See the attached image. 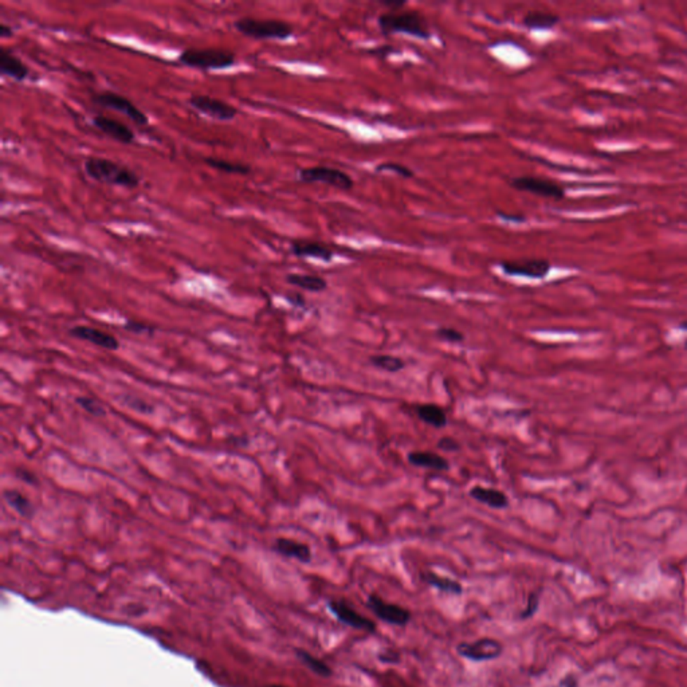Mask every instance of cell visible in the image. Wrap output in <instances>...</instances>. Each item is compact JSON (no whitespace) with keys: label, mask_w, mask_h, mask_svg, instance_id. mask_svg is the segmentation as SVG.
I'll use <instances>...</instances> for the list:
<instances>
[{"label":"cell","mask_w":687,"mask_h":687,"mask_svg":"<svg viewBox=\"0 0 687 687\" xmlns=\"http://www.w3.org/2000/svg\"><path fill=\"white\" fill-rule=\"evenodd\" d=\"M14 35V30L11 29L8 25L6 23H1L0 25V37L3 39H7V38H11Z\"/></svg>","instance_id":"39"},{"label":"cell","mask_w":687,"mask_h":687,"mask_svg":"<svg viewBox=\"0 0 687 687\" xmlns=\"http://www.w3.org/2000/svg\"><path fill=\"white\" fill-rule=\"evenodd\" d=\"M274 549L279 555L292 557L301 563H309L312 560V551L307 544L294 541L289 539H278L274 544Z\"/></svg>","instance_id":"18"},{"label":"cell","mask_w":687,"mask_h":687,"mask_svg":"<svg viewBox=\"0 0 687 687\" xmlns=\"http://www.w3.org/2000/svg\"><path fill=\"white\" fill-rule=\"evenodd\" d=\"M18 477H19V480H22V481H25V482L30 483V484H38V480H37V477H35V475H34L31 471H29V470H25V468L19 470V471H18Z\"/></svg>","instance_id":"34"},{"label":"cell","mask_w":687,"mask_h":687,"mask_svg":"<svg viewBox=\"0 0 687 687\" xmlns=\"http://www.w3.org/2000/svg\"><path fill=\"white\" fill-rule=\"evenodd\" d=\"M502 644L494 639H480L473 643H462L458 646L456 651L461 657L474 660H493L497 659L502 654Z\"/></svg>","instance_id":"10"},{"label":"cell","mask_w":687,"mask_h":687,"mask_svg":"<svg viewBox=\"0 0 687 687\" xmlns=\"http://www.w3.org/2000/svg\"><path fill=\"white\" fill-rule=\"evenodd\" d=\"M91 101L98 106H103L105 109H112L115 112L127 116L136 125L146 127L149 124V118L146 113L139 106H136L129 98H127L122 94H118L115 91H103V93L94 94L91 97Z\"/></svg>","instance_id":"6"},{"label":"cell","mask_w":687,"mask_h":687,"mask_svg":"<svg viewBox=\"0 0 687 687\" xmlns=\"http://www.w3.org/2000/svg\"><path fill=\"white\" fill-rule=\"evenodd\" d=\"M416 413L424 423L430 424L435 428H443L447 424L446 412L437 404H420L416 407Z\"/></svg>","instance_id":"23"},{"label":"cell","mask_w":687,"mask_h":687,"mask_svg":"<svg viewBox=\"0 0 687 687\" xmlns=\"http://www.w3.org/2000/svg\"><path fill=\"white\" fill-rule=\"evenodd\" d=\"M499 267L506 276L530 278V279H542L549 274L552 269L549 261L542 258L502 261L499 262Z\"/></svg>","instance_id":"9"},{"label":"cell","mask_w":687,"mask_h":687,"mask_svg":"<svg viewBox=\"0 0 687 687\" xmlns=\"http://www.w3.org/2000/svg\"><path fill=\"white\" fill-rule=\"evenodd\" d=\"M91 124L103 134L110 137L112 140L117 141L120 144L129 146L133 144L136 140V134L132 129L125 125L124 122L115 120V118L106 117V116H94L91 118Z\"/></svg>","instance_id":"11"},{"label":"cell","mask_w":687,"mask_h":687,"mask_svg":"<svg viewBox=\"0 0 687 687\" xmlns=\"http://www.w3.org/2000/svg\"><path fill=\"white\" fill-rule=\"evenodd\" d=\"M124 329L131 332V333H134V335H150L152 336L155 333V326L146 325L144 322L133 321V320L125 322Z\"/></svg>","instance_id":"31"},{"label":"cell","mask_w":687,"mask_h":687,"mask_svg":"<svg viewBox=\"0 0 687 687\" xmlns=\"http://www.w3.org/2000/svg\"><path fill=\"white\" fill-rule=\"evenodd\" d=\"M121 400L122 403L129 407L131 410L136 411V412H140V413H144V415H148V413H152L155 411V407L146 402L144 399L139 397V396L131 395V394H125V395L121 396Z\"/></svg>","instance_id":"27"},{"label":"cell","mask_w":687,"mask_h":687,"mask_svg":"<svg viewBox=\"0 0 687 687\" xmlns=\"http://www.w3.org/2000/svg\"><path fill=\"white\" fill-rule=\"evenodd\" d=\"M75 403L82 409L84 411H86L90 415L93 416H97V418H103L106 415V411L101 406V403H98L97 400L89 397V396H78L75 399Z\"/></svg>","instance_id":"30"},{"label":"cell","mask_w":687,"mask_h":687,"mask_svg":"<svg viewBox=\"0 0 687 687\" xmlns=\"http://www.w3.org/2000/svg\"><path fill=\"white\" fill-rule=\"evenodd\" d=\"M369 53L373 54V56H379L380 58L384 59L387 58L390 54L394 53V47H391V46H383V47H379V49L371 50Z\"/></svg>","instance_id":"35"},{"label":"cell","mask_w":687,"mask_h":687,"mask_svg":"<svg viewBox=\"0 0 687 687\" xmlns=\"http://www.w3.org/2000/svg\"><path fill=\"white\" fill-rule=\"evenodd\" d=\"M560 23V16L544 11H529L522 18V26L533 31H545L556 27Z\"/></svg>","instance_id":"19"},{"label":"cell","mask_w":687,"mask_h":687,"mask_svg":"<svg viewBox=\"0 0 687 687\" xmlns=\"http://www.w3.org/2000/svg\"><path fill=\"white\" fill-rule=\"evenodd\" d=\"M509 186L517 191L529 192L546 199L561 200L565 196V190L552 180H546L534 176H518L513 177L509 181Z\"/></svg>","instance_id":"7"},{"label":"cell","mask_w":687,"mask_h":687,"mask_svg":"<svg viewBox=\"0 0 687 687\" xmlns=\"http://www.w3.org/2000/svg\"><path fill=\"white\" fill-rule=\"evenodd\" d=\"M203 162L210 168L218 169L220 172H224L229 175L248 176L251 174V167L246 165V164H242V162H233V161L218 159V158H205Z\"/></svg>","instance_id":"24"},{"label":"cell","mask_w":687,"mask_h":687,"mask_svg":"<svg viewBox=\"0 0 687 687\" xmlns=\"http://www.w3.org/2000/svg\"><path fill=\"white\" fill-rule=\"evenodd\" d=\"M423 579L425 583H428V584L438 588V589L443 591V592H449V593H454V595H461L462 593V585L459 584L458 582H455V580L449 579V577H442V576H439L437 573L427 572V573H424Z\"/></svg>","instance_id":"25"},{"label":"cell","mask_w":687,"mask_h":687,"mask_svg":"<svg viewBox=\"0 0 687 687\" xmlns=\"http://www.w3.org/2000/svg\"><path fill=\"white\" fill-rule=\"evenodd\" d=\"M537 607V596H530V600H529V605H527V611L525 614L522 615V617H527L530 615L534 614V610Z\"/></svg>","instance_id":"38"},{"label":"cell","mask_w":687,"mask_h":687,"mask_svg":"<svg viewBox=\"0 0 687 687\" xmlns=\"http://www.w3.org/2000/svg\"><path fill=\"white\" fill-rule=\"evenodd\" d=\"M234 27L242 35L258 41H286L292 38L294 34L292 25L277 19H257L245 16L235 20Z\"/></svg>","instance_id":"3"},{"label":"cell","mask_w":687,"mask_h":687,"mask_svg":"<svg viewBox=\"0 0 687 687\" xmlns=\"http://www.w3.org/2000/svg\"><path fill=\"white\" fill-rule=\"evenodd\" d=\"M69 333L78 340L88 341L90 344L100 347L106 351H117L120 348V341L116 337L108 332H103L101 329L91 328L86 325H77L70 328Z\"/></svg>","instance_id":"13"},{"label":"cell","mask_w":687,"mask_h":687,"mask_svg":"<svg viewBox=\"0 0 687 687\" xmlns=\"http://www.w3.org/2000/svg\"><path fill=\"white\" fill-rule=\"evenodd\" d=\"M179 62L199 70H224L234 66L236 57L233 51L224 49H186L179 56Z\"/></svg>","instance_id":"4"},{"label":"cell","mask_w":687,"mask_h":687,"mask_svg":"<svg viewBox=\"0 0 687 687\" xmlns=\"http://www.w3.org/2000/svg\"><path fill=\"white\" fill-rule=\"evenodd\" d=\"M470 497L474 498L475 501L484 503L493 509H498V511L509 506L508 496L497 489H487V487H482V486H474L470 490Z\"/></svg>","instance_id":"17"},{"label":"cell","mask_w":687,"mask_h":687,"mask_svg":"<svg viewBox=\"0 0 687 687\" xmlns=\"http://www.w3.org/2000/svg\"><path fill=\"white\" fill-rule=\"evenodd\" d=\"M371 364L372 366H376V368H380V369H384L387 372H399L400 369L404 368V361L399 357H395V356H391V354H378V356H372L369 359Z\"/></svg>","instance_id":"26"},{"label":"cell","mask_w":687,"mask_h":687,"mask_svg":"<svg viewBox=\"0 0 687 687\" xmlns=\"http://www.w3.org/2000/svg\"><path fill=\"white\" fill-rule=\"evenodd\" d=\"M438 447L444 451H456L459 444L453 438H442L438 442Z\"/></svg>","instance_id":"33"},{"label":"cell","mask_w":687,"mask_h":687,"mask_svg":"<svg viewBox=\"0 0 687 687\" xmlns=\"http://www.w3.org/2000/svg\"><path fill=\"white\" fill-rule=\"evenodd\" d=\"M188 103L199 113L218 121H231L238 115V109L231 103H224L211 96L193 94L191 96Z\"/></svg>","instance_id":"8"},{"label":"cell","mask_w":687,"mask_h":687,"mask_svg":"<svg viewBox=\"0 0 687 687\" xmlns=\"http://www.w3.org/2000/svg\"><path fill=\"white\" fill-rule=\"evenodd\" d=\"M376 172H392V174L400 176V177H404V179H411L415 176V172L407 165L396 162V161L381 162L376 167Z\"/></svg>","instance_id":"28"},{"label":"cell","mask_w":687,"mask_h":687,"mask_svg":"<svg viewBox=\"0 0 687 687\" xmlns=\"http://www.w3.org/2000/svg\"><path fill=\"white\" fill-rule=\"evenodd\" d=\"M3 497H4V501L7 502V505L20 517L31 518L35 514L34 505L22 492L15 490V489H8L3 493Z\"/></svg>","instance_id":"20"},{"label":"cell","mask_w":687,"mask_h":687,"mask_svg":"<svg viewBox=\"0 0 687 687\" xmlns=\"http://www.w3.org/2000/svg\"><path fill=\"white\" fill-rule=\"evenodd\" d=\"M329 610L340 622H342L347 626H351L353 629H361L366 632H372L376 629V626L372 620L366 619L363 615L357 614L353 608L341 601H330Z\"/></svg>","instance_id":"15"},{"label":"cell","mask_w":687,"mask_h":687,"mask_svg":"<svg viewBox=\"0 0 687 687\" xmlns=\"http://www.w3.org/2000/svg\"><path fill=\"white\" fill-rule=\"evenodd\" d=\"M297 654H298L300 659L307 664V667L312 669L314 673H317L319 675H321V676H325V678L332 675V670L329 669V666H326L320 659L312 657L310 654H307L305 651H297Z\"/></svg>","instance_id":"29"},{"label":"cell","mask_w":687,"mask_h":687,"mask_svg":"<svg viewBox=\"0 0 687 687\" xmlns=\"http://www.w3.org/2000/svg\"><path fill=\"white\" fill-rule=\"evenodd\" d=\"M298 179L300 181L307 184L321 183L341 191H351L354 186V180L351 175H348L341 169L326 167V165H314V167L302 168L298 172Z\"/></svg>","instance_id":"5"},{"label":"cell","mask_w":687,"mask_h":687,"mask_svg":"<svg viewBox=\"0 0 687 687\" xmlns=\"http://www.w3.org/2000/svg\"><path fill=\"white\" fill-rule=\"evenodd\" d=\"M409 461L411 465L418 468H431L444 471L449 468V462L443 456L431 451H413L409 454Z\"/></svg>","instance_id":"21"},{"label":"cell","mask_w":687,"mask_h":687,"mask_svg":"<svg viewBox=\"0 0 687 687\" xmlns=\"http://www.w3.org/2000/svg\"><path fill=\"white\" fill-rule=\"evenodd\" d=\"M293 255L298 258H314L323 262H330L335 258V251L326 243L310 239H295L290 245Z\"/></svg>","instance_id":"14"},{"label":"cell","mask_w":687,"mask_h":687,"mask_svg":"<svg viewBox=\"0 0 687 687\" xmlns=\"http://www.w3.org/2000/svg\"><path fill=\"white\" fill-rule=\"evenodd\" d=\"M86 175L103 184L136 190L140 186V177L132 169L105 158H88L84 164Z\"/></svg>","instance_id":"2"},{"label":"cell","mask_w":687,"mask_h":687,"mask_svg":"<svg viewBox=\"0 0 687 687\" xmlns=\"http://www.w3.org/2000/svg\"><path fill=\"white\" fill-rule=\"evenodd\" d=\"M437 335L440 338L450 341V342H461L465 340V336L459 330L453 329V328H439L437 330Z\"/></svg>","instance_id":"32"},{"label":"cell","mask_w":687,"mask_h":687,"mask_svg":"<svg viewBox=\"0 0 687 687\" xmlns=\"http://www.w3.org/2000/svg\"><path fill=\"white\" fill-rule=\"evenodd\" d=\"M498 217L501 219L506 220V221H513V223H521V221H525L527 218L524 215H513V214H505L502 211H498Z\"/></svg>","instance_id":"36"},{"label":"cell","mask_w":687,"mask_h":687,"mask_svg":"<svg viewBox=\"0 0 687 687\" xmlns=\"http://www.w3.org/2000/svg\"><path fill=\"white\" fill-rule=\"evenodd\" d=\"M378 25L384 37L394 34H407L418 39H430L432 37L425 16L416 10L384 13L378 18Z\"/></svg>","instance_id":"1"},{"label":"cell","mask_w":687,"mask_h":687,"mask_svg":"<svg viewBox=\"0 0 687 687\" xmlns=\"http://www.w3.org/2000/svg\"><path fill=\"white\" fill-rule=\"evenodd\" d=\"M286 282L295 288L312 293H321L328 288V282L323 278L312 274H289L286 276Z\"/></svg>","instance_id":"22"},{"label":"cell","mask_w":687,"mask_h":687,"mask_svg":"<svg viewBox=\"0 0 687 687\" xmlns=\"http://www.w3.org/2000/svg\"><path fill=\"white\" fill-rule=\"evenodd\" d=\"M368 607L373 611V614L380 617L381 620L394 626L403 627L411 620L410 611L395 604H388L378 596H369Z\"/></svg>","instance_id":"12"},{"label":"cell","mask_w":687,"mask_h":687,"mask_svg":"<svg viewBox=\"0 0 687 687\" xmlns=\"http://www.w3.org/2000/svg\"><path fill=\"white\" fill-rule=\"evenodd\" d=\"M383 4L385 7H388L390 11H400L406 6V1H394V0H390V1H383Z\"/></svg>","instance_id":"37"},{"label":"cell","mask_w":687,"mask_h":687,"mask_svg":"<svg viewBox=\"0 0 687 687\" xmlns=\"http://www.w3.org/2000/svg\"><path fill=\"white\" fill-rule=\"evenodd\" d=\"M0 74L15 81H25L30 75L29 66L6 47L0 49Z\"/></svg>","instance_id":"16"}]
</instances>
